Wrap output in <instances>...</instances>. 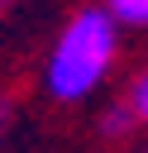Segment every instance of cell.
I'll list each match as a JSON object with an SVG mask.
<instances>
[{
    "mask_svg": "<svg viewBox=\"0 0 148 153\" xmlns=\"http://www.w3.org/2000/svg\"><path fill=\"white\" fill-rule=\"evenodd\" d=\"M115 53H119V19L105 5L76 10L67 19V29L57 33L53 53H48V67H43L48 96H57V100H86L105 81Z\"/></svg>",
    "mask_w": 148,
    "mask_h": 153,
    "instance_id": "1",
    "label": "cell"
},
{
    "mask_svg": "<svg viewBox=\"0 0 148 153\" xmlns=\"http://www.w3.org/2000/svg\"><path fill=\"white\" fill-rule=\"evenodd\" d=\"M134 124H138V115H134V105H129V100H124V105H110V110H105V120H100V129H105L110 139H124Z\"/></svg>",
    "mask_w": 148,
    "mask_h": 153,
    "instance_id": "2",
    "label": "cell"
},
{
    "mask_svg": "<svg viewBox=\"0 0 148 153\" xmlns=\"http://www.w3.org/2000/svg\"><path fill=\"white\" fill-rule=\"evenodd\" d=\"M105 10L119 19V24H134V29H148V0H105Z\"/></svg>",
    "mask_w": 148,
    "mask_h": 153,
    "instance_id": "3",
    "label": "cell"
},
{
    "mask_svg": "<svg viewBox=\"0 0 148 153\" xmlns=\"http://www.w3.org/2000/svg\"><path fill=\"white\" fill-rule=\"evenodd\" d=\"M129 105H134V115H138V124H148V67L134 76V86H129Z\"/></svg>",
    "mask_w": 148,
    "mask_h": 153,
    "instance_id": "4",
    "label": "cell"
},
{
    "mask_svg": "<svg viewBox=\"0 0 148 153\" xmlns=\"http://www.w3.org/2000/svg\"><path fill=\"white\" fill-rule=\"evenodd\" d=\"M5 120H10V100H0V134H5Z\"/></svg>",
    "mask_w": 148,
    "mask_h": 153,
    "instance_id": "5",
    "label": "cell"
},
{
    "mask_svg": "<svg viewBox=\"0 0 148 153\" xmlns=\"http://www.w3.org/2000/svg\"><path fill=\"white\" fill-rule=\"evenodd\" d=\"M10 5H14V0H0V10H10Z\"/></svg>",
    "mask_w": 148,
    "mask_h": 153,
    "instance_id": "6",
    "label": "cell"
}]
</instances>
